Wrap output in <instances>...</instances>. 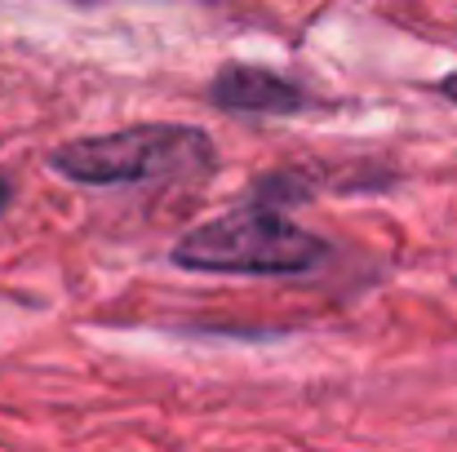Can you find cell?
<instances>
[{
    "mask_svg": "<svg viewBox=\"0 0 457 452\" xmlns=\"http://www.w3.org/2000/svg\"><path fill=\"white\" fill-rule=\"evenodd\" d=\"M169 258L195 275H306L328 258V244L280 209H231L191 226Z\"/></svg>",
    "mask_w": 457,
    "mask_h": 452,
    "instance_id": "6da1fadb",
    "label": "cell"
},
{
    "mask_svg": "<svg viewBox=\"0 0 457 452\" xmlns=\"http://www.w3.org/2000/svg\"><path fill=\"white\" fill-rule=\"evenodd\" d=\"M49 168L80 186H129L155 177H200L213 168V143L191 125H134L76 138L49 155Z\"/></svg>",
    "mask_w": 457,
    "mask_h": 452,
    "instance_id": "7a4b0ae2",
    "label": "cell"
},
{
    "mask_svg": "<svg viewBox=\"0 0 457 452\" xmlns=\"http://www.w3.org/2000/svg\"><path fill=\"white\" fill-rule=\"evenodd\" d=\"M209 103L218 111H240V116H298V111H306L311 94L280 71L227 62L209 80Z\"/></svg>",
    "mask_w": 457,
    "mask_h": 452,
    "instance_id": "3957f363",
    "label": "cell"
},
{
    "mask_svg": "<svg viewBox=\"0 0 457 452\" xmlns=\"http://www.w3.org/2000/svg\"><path fill=\"white\" fill-rule=\"evenodd\" d=\"M436 94H440V98H449V103H457V71L453 76H445V80L436 85Z\"/></svg>",
    "mask_w": 457,
    "mask_h": 452,
    "instance_id": "277c9868",
    "label": "cell"
},
{
    "mask_svg": "<svg viewBox=\"0 0 457 452\" xmlns=\"http://www.w3.org/2000/svg\"><path fill=\"white\" fill-rule=\"evenodd\" d=\"M9 200H13V186H9V182H4V177H0V213H4V209H9Z\"/></svg>",
    "mask_w": 457,
    "mask_h": 452,
    "instance_id": "5b68a950",
    "label": "cell"
}]
</instances>
